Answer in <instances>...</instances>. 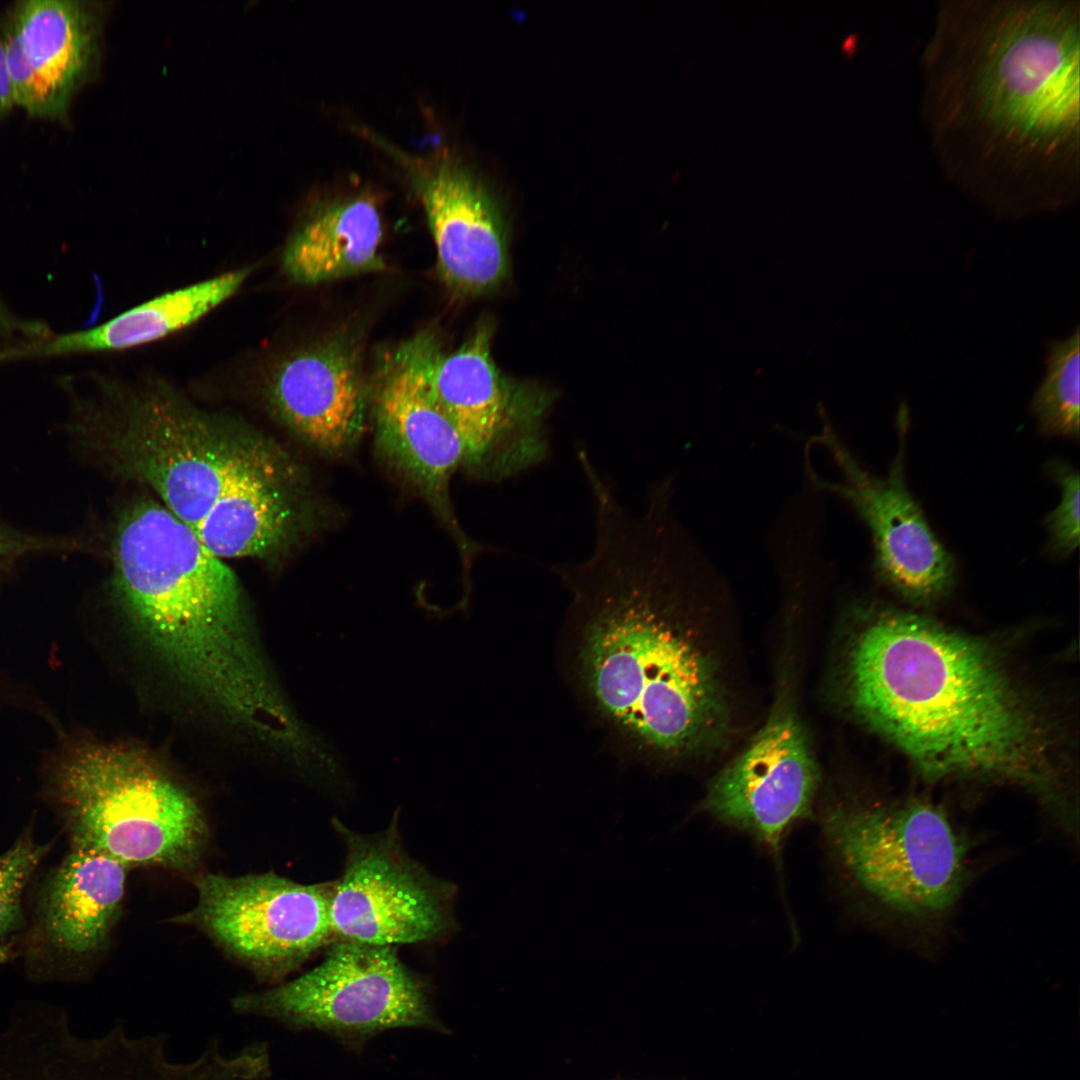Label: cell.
<instances>
[{
    "instance_id": "1",
    "label": "cell",
    "mask_w": 1080,
    "mask_h": 1080,
    "mask_svg": "<svg viewBox=\"0 0 1080 1080\" xmlns=\"http://www.w3.org/2000/svg\"><path fill=\"white\" fill-rule=\"evenodd\" d=\"M921 68L923 122L955 186L1015 217L1079 199V0L942 1Z\"/></svg>"
},
{
    "instance_id": "2",
    "label": "cell",
    "mask_w": 1080,
    "mask_h": 1080,
    "mask_svg": "<svg viewBox=\"0 0 1080 1080\" xmlns=\"http://www.w3.org/2000/svg\"><path fill=\"white\" fill-rule=\"evenodd\" d=\"M595 541L553 572L570 594L562 664L587 712L627 756L649 762L720 736L725 696L713 662L682 619L689 556L671 515L593 498Z\"/></svg>"
},
{
    "instance_id": "3",
    "label": "cell",
    "mask_w": 1080,
    "mask_h": 1080,
    "mask_svg": "<svg viewBox=\"0 0 1080 1080\" xmlns=\"http://www.w3.org/2000/svg\"><path fill=\"white\" fill-rule=\"evenodd\" d=\"M66 383L64 429L79 455L143 485L215 555L268 559L298 532V471L255 427L202 409L167 384Z\"/></svg>"
},
{
    "instance_id": "4",
    "label": "cell",
    "mask_w": 1080,
    "mask_h": 1080,
    "mask_svg": "<svg viewBox=\"0 0 1080 1080\" xmlns=\"http://www.w3.org/2000/svg\"><path fill=\"white\" fill-rule=\"evenodd\" d=\"M848 696L927 776H989L1056 801L1045 721L983 642L918 614L877 610L852 644Z\"/></svg>"
},
{
    "instance_id": "5",
    "label": "cell",
    "mask_w": 1080,
    "mask_h": 1080,
    "mask_svg": "<svg viewBox=\"0 0 1080 1080\" xmlns=\"http://www.w3.org/2000/svg\"><path fill=\"white\" fill-rule=\"evenodd\" d=\"M110 559L117 606L172 674L231 723L273 737L291 706L223 559L149 495L118 512Z\"/></svg>"
},
{
    "instance_id": "6",
    "label": "cell",
    "mask_w": 1080,
    "mask_h": 1080,
    "mask_svg": "<svg viewBox=\"0 0 1080 1080\" xmlns=\"http://www.w3.org/2000/svg\"><path fill=\"white\" fill-rule=\"evenodd\" d=\"M49 794L72 847L105 854L127 868L191 871L208 840L196 798L153 756L133 746L77 745L51 773Z\"/></svg>"
},
{
    "instance_id": "7",
    "label": "cell",
    "mask_w": 1080,
    "mask_h": 1080,
    "mask_svg": "<svg viewBox=\"0 0 1080 1080\" xmlns=\"http://www.w3.org/2000/svg\"><path fill=\"white\" fill-rule=\"evenodd\" d=\"M231 1008L295 1031L324 1032L353 1049L389 1029L444 1030L426 985L395 947L347 940L333 941L320 964L293 980L235 995Z\"/></svg>"
},
{
    "instance_id": "8",
    "label": "cell",
    "mask_w": 1080,
    "mask_h": 1080,
    "mask_svg": "<svg viewBox=\"0 0 1080 1080\" xmlns=\"http://www.w3.org/2000/svg\"><path fill=\"white\" fill-rule=\"evenodd\" d=\"M842 867L865 893L909 916L947 911L966 877V846L945 812L926 801L838 806L824 818Z\"/></svg>"
},
{
    "instance_id": "9",
    "label": "cell",
    "mask_w": 1080,
    "mask_h": 1080,
    "mask_svg": "<svg viewBox=\"0 0 1080 1080\" xmlns=\"http://www.w3.org/2000/svg\"><path fill=\"white\" fill-rule=\"evenodd\" d=\"M196 905L176 922L205 932L255 977L274 985L335 941L332 882L301 884L274 872L195 879Z\"/></svg>"
},
{
    "instance_id": "10",
    "label": "cell",
    "mask_w": 1080,
    "mask_h": 1080,
    "mask_svg": "<svg viewBox=\"0 0 1080 1080\" xmlns=\"http://www.w3.org/2000/svg\"><path fill=\"white\" fill-rule=\"evenodd\" d=\"M334 826L346 846L330 895L336 940L395 947L447 934L454 889L405 853L394 823L369 835Z\"/></svg>"
},
{
    "instance_id": "11",
    "label": "cell",
    "mask_w": 1080,
    "mask_h": 1080,
    "mask_svg": "<svg viewBox=\"0 0 1080 1080\" xmlns=\"http://www.w3.org/2000/svg\"><path fill=\"white\" fill-rule=\"evenodd\" d=\"M491 338L492 326L484 322L457 350L442 351L431 388L464 444L466 464L505 479L548 457L543 418L549 401L500 373L491 356Z\"/></svg>"
},
{
    "instance_id": "12",
    "label": "cell",
    "mask_w": 1080,
    "mask_h": 1080,
    "mask_svg": "<svg viewBox=\"0 0 1080 1080\" xmlns=\"http://www.w3.org/2000/svg\"><path fill=\"white\" fill-rule=\"evenodd\" d=\"M104 8L84 0H20L1 17L15 107L64 122L101 60Z\"/></svg>"
},
{
    "instance_id": "13",
    "label": "cell",
    "mask_w": 1080,
    "mask_h": 1080,
    "mask_svg": "<svg viewBox=\"0 0 1080 1080\" xmlns=\"http://www.w3.org/2000/svg\"><path fill=\"white\" fill-rule=\"evenodd\" d=\"M900 427L899 448L883 478L863 469L831 431H824L820 439L832 452L841 479L822 480V486L845 498L870 529L879 578L904 598L929 603L952 587L956 563L907 487L905 418Z\"/></svg>"
},
{
    "instance_id": "14",
    "label": "cell",
    "mask_w": 1080,
    "mask_h": 1080,
    "mask_svg": "<svg viewBox=\"0 0 1080 1080\" xmlns=\"http://www.w3.org/2000/svg\"><path fill=\"white\" fill-rule=\"evenodd\" d=\"M442 351L432 329L385 349L373 369L370 392L384 452L435 503L445 505L448 483L466 463V450L432 393Z\"/></svg>"
},
{
    "instance_id": "15",
    "label": "cell",
    "mask_w": 1080,
    "mask_h": 1080,
    "mask_svg": "<svg viewBox=\"0 0 1080 1080\" xmlns=\"http://www.w3.org/2000/svg\"><path fill=\"white\" fill-rule=\"evenodd\" d=\"M818 780L799 720L781 709L712 780L701 809L777 853L786 833L810 813Z\"/></svg>"
},
{
    "instance_id": "16",
    "label": "cell",
    "mask_w": 1080,
    "mask_h": 1080,
    "mask_svg": "<svg viewBox=\"0 0 1080 1080\" xmlns=\"http://www.w3.org/2000/svg\"><path fill=\"white\" fill-rule=\"evenodd\" d=\"M272 412L311 445L338 451L363 427L367 384L359 336L336 332L281 357L265 379Z\"/></svg>"
},
{
    "instance_id": "17",
    "label": "cell",
    "mask_w": 1080,
    "mask_h": 1080,
    "mask_svg": "<svg viewBox=\"0 0 1080 1080\" xmlns=\"http://www.w3.org/2000/svg\"><path fill=\"white\" fill-rule=\"evenodd\" d=\"M401 160L425 211L446 286L462 295L497 287L508 270L507 246L500 214L485 188L450 157Z\"/></svg>"
},
{
    "instance_id": "18",
    "label": "cell",
    "mask_w": 1080,
    "mask_h": 1080,
    "mask_svg": "<svg viewBox=\"0 0 1080 1080\" xmlns=\"http://www.w3.org/2000/svg\"><path fill=\"white\" fill-rule=\"evenodd\" d=\"M126 869L97 851L72 847L38 897L31 942L38 978H64L69 967L103 950L119 916Z\"/></svg>"
},
{
    "instance_id": "19",
    "label": "cell",
    "mask_w": 1080,
    "mask_h": 1080,
    "mask_svg": "<svg viewBox=\"0 0 1080 1080\" xmlns=\"http://www.w3.org/2000/svg\"><path fill=\"white\" fill-rule=\"evenodd\" d=\"M230 271L162 294L95 327L0 345V365L21 360L123 350L177 332L230 298L250 274Z\"/></svg>"
},
{
    "instance_id": "20",
    "label": "cell",
    "mask_w": 1080,
    "mask_h": 1080,
    "mask_svg": "<svg viewBox=\"0 0 1080 1080\" xmlns=\"http://www.w3.org/2000/svg\"><path fill=\"white\" fill-rule=\"evenodd\" d=\"M381 216L367 195L334 200L316 209L287 242L282 266L298 284L312 285L383 271Z\"/></svg>"
},
{
    "instance_id": "21",
    "label": "cell",
    "mask_w": 1080,
    "mask_h": 1080,
    "mask_svg": "<svg viewBox=\"0 0 1080 1080\" xmlns=\"http://www.w3.org/2000/svg\"><path fill=\"white\" fill-rule=\"evenodd\" d=\"M1079 329L1066 340L1050 344L1046 375L1035 392L1031 409L1042 432L1079 438Z\"/></svg>"
},
{
    "instance_id": "22",
    "label": "cell",
    "mask_w": 1080,
    "mask_h": 1080,
    "mask_svg": "<svg viewBox=\"0 0 1080 1080\" xmlns=\"http://www.w3.org/2000/svg\"><path fill=\"white\" fill-rule=\"evenodd\" d=\"M23 834L9 849L0 853V937L23 926L22 896L37 866L48 851Z\"/></svg>"
},
{
    "instance_id": "23",
    "label": "cell",
    "mask_w": 1080,
    "mask_h": 1080,
    "mask_svg": "<svg viewBox=\"0 0 1080 1080\" xmlns=\"http://www.w3.org/2000/svg\"><path fill=\"white\" fill-rule=\"evenodd\" d=\"M1047 467L1061 490L1058 506L1044 520L1049 534L1048 551L1054 556L1067 557L1079 545V474L1071 465L1060 460L1051 461Z\"/></svg>"
},
{
    "instance_id": "24",
    "label": "cell",
    "mask_w": 1080,
    "mask_h": 1080,
    "mask_svg": "<svg viewBox=\"0 0 1080 1080\" xmlns=\"http://www.w3.org/2000/svg\"><path fill=\"white\" fill-rule=\"evenodd\" d=\"M82 546L81 540L74 537L29 533L0 520V575L28 555L74 551Z\"/></svg>"
},
{
    "instance_id": "25",
    "label": "cell",
    "mask_w": 1080,
    "mask_h": 1080,
    "mask_svg": "<svg viewBox=\"0 0 1080 1080\" xmlns=\"http://www.w3.org/2000/svg\"><path fill=\"white\" fill-rule=\"evenodd\" d=\"M15 108L5 53L0 38V122Z\"/></svg>"
}]
</instances>
